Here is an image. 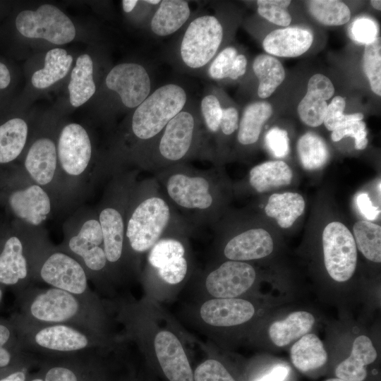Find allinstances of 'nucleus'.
<instances>
[{
  "label": "nucleus",
  "mask_w": 381,
  "mask_h": 381,
  "mask_svg": "<svg viewBox=\"0 0 381 381\" xmlns=\"http://www.w3.org/2000/svg\"><path fill=\"white\" fill-rule=\"evenodd\" d=\"M356 205L361 214L368 220H375L380 214V209L373 205L366 193H361L357 195Z\"/></svg>",
  "instance_id": "5fc2aeb1"
},
{
  "label": "nucleus",
  "mask_w": 381,
  "mask_h": 381,
  "mask_svg": "<svg viewBox=\"0 0 381 381\" xmlns=\"http://www.w3.org/2000/svg\"><path fill=\"white\" fill-rule=\"evenodd\" d=\"M313 34L300 27L274 30L262 41L264 50L273 56L293 58L305 54L311 47Z\"/></svg>",
  "instance_id": "4be33fe9"
},
{
  "label": "nucleus",
  "mask_w": 381,
  "mask_h": 381,
  "mask_svg": "<svg viewBox=\"0 0 381 381\" xmlns=\"http://www.w3.org/2000/svg\"><path fill=\"white\" fill-rule=\"evenodd\" d=\"M370 5L372 7L377 11L381 10V1L380 0H371L370 1Z\"/></svg>",
  "instance_id": "052dcab7"
},
{
  "label": "nucleus",
  "mask_w": 381,
  "mask_h": 381,
  "mask_svg": "<svg viewBox=\"0 0 381 381\" xmlns=\"http://www.w3.org/2000/svg\"><path fill=\"white\" fill-rule=\"evenodd\" d=\"M253 70L258 79V95L261 99L270 97L285 79L282 64L267 54H260L255 57Z\"/></svg>",
  "instance_id": "72a5a7b5"
},
{
  "label": "nucleus",
  "mask_w": 381,
  "mask_h": 381,
  "mask_svg": "<svg viewBox=\"0 0 381 381\" xmlns=\"http://www.w3.org/2000/svg\"><path fill=\"white\" fill-rule=\"evenodd\" d=\"M314 323L315 318L310 313L296 311L286 319L272 323L269 329L270 337L277 346H284L309 332Z\"/></svg>",
  "instance_id": "c756f323"
},
{
  "label": "nucleus",
  "mask_w": 381,
  "mask_h": 381,
  "mask_svg": "<svg viewBox=\"0 0 381 381\" xmlns=\"http://www.w3.org/2000/svg\"><path fill=\"white\" fill-rule=\"evenodd\" d=\"M306 4L310 14L322 25L339 26L350 20V8L341 1L312 0Z\"/></svg>",
  "instance_id": "e433bc0d"
},
{
  "label": "nucleus",
  "mask_w": 381,
  "mask_h": 381,
  "mask_svg": "<svg viewBox=\"0 0 381 381\" xmlns=\"http://www.w3.org/2000/svg\"><path fill=\"white\" fill-rule=\"evenodd\" d=\"M58 248L76 259L92 280L108 265L102 231L95 212H80L73 217L66 224L64 240Z\"/></svg>",
  "instance_id": "0eeeda50"
},
{
  "label": "nucleus",
  "mask_w": 381,
  "mask_h": 381,
  "mask_svg": "<svg viewBox=\"0 0 381 381\" xmlns=\"http://www.w3.org/2000/svg\"><path fill=\"white\" fill-rule=\"evenodd\" d=\"M160 366L170 381H193V374L183 348L172 332H158L154 341Z\"/></svg>",
  "instance_id": "6ab92c4d"
},
{
  "label": "nucleus",
  "mask_w": 381,
  "mask_h": 381,
  "mask_svg": "<svg viewBox=\"0 0 381 381\" xmlns=\"http://www.w3.org/2000/svg\"><path fill=\"white\" fill-rule=\"evenodd\" d=\"M255 272L249 264L229 260L210 272L206 278L207 291L217 298H234L254 283Z\"/></svg>",
  "instance_id": "dca6fc26"
},
{
  "label": "nucleus",
  "mask_w": 381,
  "mask_h": 381,
  "mask_svg": "<svg viewBox=\"0 0 381 381\" xmlns=\"http://www.w3.org/2000/svg\"><path fill=\"white\" fill-rule=\"evenodd\" d=\"M19 296L21 314L17 321L30 325H68L98 334L95 298L32 286Z\"/></svg>",
  "instance_id": "f03ea898"
},
{
  "label": "nucleus",
  "mask_w": 381,
  "mask_h": 381,
  "mask_svg": "<svg viewBox=\"0 0 381 381\" xmlns=\"http://www.w3.org/2000/svg\"><path fill=\"white\" fill-rule=\"evenodd\" d=\"M94 61L88 53L80 54L70 72L67 85L70 105L78 108L89 101L96 92Z\"/></svg>",
  "instance_id": "a878e982"
},
{
  "label": "nucleus",
  "mask_w": 381,
  "mask_h": 381,
  "mask_svg": "<svg viewBox=\"0 0 381 381\" xmlns=\"http://www.w3.org/2000/svg\"><path fill=\"white\" fill-rule=\"evenodd\" d=\"M291 1L288 0H258V14L267 21L283 28L289 27L292 18L287 8Z\"/></svg>",
  "instance_id": "37998d69"
},
{
  "label": "nucleus",
  "mask_w": 381,
  "mask_h": 381,
  "mask_svg": "<svg viewBox=\"0 0 381 381\" xmlns=\"http://www.w3.org/2000/svg\"><path fill=\"white\" fill-rule=\"evenodd\" d=\"M266 148L277 158H284L289 153L288 133L279 127L270 128L265 136Z\"/></svg>",
  "instance_id": "8fccbe9b"
},
{
  "label": "nucleus",
  "mask_w": 381,
  "mask_h": 381,
  "mask_svg": "<svg viewBox=\"0 0 381 381\" xmlns=\"http://www.w3.org/2000/svg\"><path fill=\"white\" fill-rule=\"evenodd\" d=\"M108 90L116 92L122 104L135 109L150 94L151 80L147 70L133 62L119 64L108 72L105 78Z\"/></svg>",
  "instance_id": "2eb2a0df"
},
{
  "label": "nucleus",
  "mask_w": 381,
  "mask_h": 381,
  "mask_svg": "<svg viewBox=\"0 0 381 381\" xmlns=\"http://www.w3.org/2000/svg\"><path fill=\"white\" fill-rule=\"evenodd\" d=\"M143 2H145L146 4H151V5H157V4H159L161 1H159V0H147V1H143Z\"/></svg>",
  "instance_id": "680f3d73"
},
{
  "label": "nucleus",
  "mask_w": 381,
  "mask_h": 381,
  "mask_svg": "<svg viewBox=\"0 0 381 381\" xmlns=\"http://www.w3.org/2000/svg\"><path fill=\"white\" fill-rule=\"evenodd\" d=\"M170 219L167 202L158 196L137 203L126 217V238L131 249L143 253L159 240Z\"/></svg>",
  "instance_id": "9d476101"
},
{
  "label": "nucleus",
  "mask_w": 381,
  "mask_h": 381,
  "mask_svg": "<svg viewBox=\"0 0 381 381\" xmlns=\"http://www.w3.org/2000/svg\"><path fill=\"white\" fill-rule=\"evenodd\" d=\"M29 381H44L43 378L41 377H35L33 379L30 380Z\"/></svg>",
  "instance_id": "0e129e2a"
},
{
  "label": "nucleus",
  "mask_w": 381,
  "mask_h": 381,
  "mask_svg": "<svg viewBox=\"0 0 381 381\" xmlns=\"http://www.w3.org/2000/svg\"><path fill=\"white\" fill-rule=\"evenodd\" d=\"M73 58L65 49H49L44 58L42 68L35 71L30 79L31 86L37 90H45L63 80L72 69Z\"/></svg>",
  "instance_id": "393cba45"
},
{
  "label": "nucleus",
  "mask_w": 381,
  "mask_h": 381,
  "mask_svg": "<svg viewBox=\"0 0 381 381\" xmlns=\"http://www.w3.org/2000/svg\"><path fill=\"white\" fill-rule=\"evenodd\" d=\"M97 216L107 262L116 264L122 257L126 238V217L123 210L118 205L104 203Z\"/></svg>",
  "instance_id": "5701e85b"
},
{
  "label": "nucleus",
  "mask_w": 381,
  "mask_h": 381,
  "mask_svg": "<svg viewBox=\"0 0 381 381\" xmlns=\"http://www.w3.org/2000/svg\"><path fill=\"white\" fill-rule=\"evenodd\" d=\"M289 373L286 366L277 365L270 373L260 378L258 381H284Z\"/></svg>",
  "instance_id": "6e6d98bb"
},
{
  "label": "nucleus",
  "mask_w": 381,
  "mask_h": 381,
  "mask_svg": "<svg viewBox=\"0 0 381 381\" xmlns=\"http://www.w3.org/2000/svg\"><path fill=\"white\" fill-rule=\"evenodd\" d=\"M349 37L354 42L364 45L373 42L378 36V25L372 18L361 17L355 19L349 28Z\"/></svg>",
  "instance_id": "49530a36"
},
{
  "label": "nucleus",
  "mask_w": 381,
  "mask_h": 381,
  "mask_svg": "<svg viewBox=\"0 0 381 381\" xmlns=\"http://www.w3.org/2000/svg\"><path fill=\"white\" fill-rule=\"evenodd\" d=\"M56 145L59 199L75 192L87 178L92 164L93 145L88 131L75 122L59 128Z\"/></svg>",
  "instance_id": "39448f33"
},
{
  "label": "nucleus",
  "mask_w": 381,
  "mask_h": 381,
  "mask_svg": "<svg viewBox=\"0 0 381 381\" xmlns=\"http://www.w3.org/2000/svg\"><path fill=\"white\" fill-rule=\"evenodd\" d=\"M37 229L13 219L0 222V286L20 294L36 282L40 264L52 247Z\"/></svg>",
  "instance_id": "f257e3e1"
},
{
  "label": "nucleus",
  "mask_w": 381,
  "mask_h": 381,
  "mask_svg": "<svg viewBox=\"0 0 381 381\" xmlns=\"http://www.w3.org/2000/svg\"><path fill=\"white\" fill-rule=\"evenodd\" d=\"M296 147L300 162L306 170L319 169L328 161L329 153L327 144L313 132L301 135Z\"/></svg>",
  "instance_id": "c9c22d12"
},
{
  "label": "nucleus",
  "mask_w": 381,
  "mask_h": 381,
  "mask_svg": "<svg viewBox=\"0 0 381 381\" xmlns=\"http://www.w3.org/2000/svg\"><path fill=\"white\" fill-rule=\"evenodd\" d=\"M15 325L0 322V369L17 362L18 352L23 350Z\"/></svg>",
  "instance_id": "79ce46f5"
},
{
  "label": "nucleus",
  "mask_w": 381,
  "mask_h": 381,
  "mask_svg": "<svg viewBox=\"0 0 381 381\" xmlns=\"http://www.w3.org/2000/svg\"><path fill=\"white\" fill-rule=\"evenodd\" d=\"M190 15V9L186 1H161L151 19V30L157 36L170 35L183 25Z\"/></svg>",
  "instance_id": "cd10ccee"
},
{
  "label": "nucleus",
  "mask_w": 381,
  "mask_h": 381,
  "mask_svg": "<svg viewBox=\"0 0 381 381\" xmlns=\"http://www.w3.org/2000/svg\"><path fill=\"white\" fill-rule=\"evenodd\" d=\"M222 109L219 100L214 95H207L202 99L200 110L205 123L210 131L216 133L219 131Z\"/></svg>",
  "instance_id": "09e8293b"
},
{
  "label": "nucleus",
  "mask_w": 381,
  "mask_h": 381,
  "mask_svg": "<svg viewBox=\"0 0 381 381\" xmlns=\"http://www.w3.org/2000/svg\"><path fill=\"white\" fill-rule=\"evenodd\" d=\"M195 381H235L224 366L219 361L209 359L195 369Z\"/></svg>",
  "instance_id": "de8ad7c7"
},
{
  "label": "nucleus",
  "mask_w": 381,
  "mask_h": 381,
  "mask_svg": "<svg viewBox=\"0 0 381 381\" xmlns=\"http://www.w3.org/2000/svg\"><path fill=\"white\" fill-rule=\"evenodd\" d=\"M6 17L0 25V43L8 54L23 40H40L61 46L76 37L73 20L52 4H42L35 9L9 11Z\"/></svg>",
  "instance_id": "7ed1b4c3"
},
{
  "label": "nucleus",
  "mask_w": 381,
  "mask_h": 381,
  "mask_svg": "<svg viewBox=\"0 0 381 381\" xmlns=\"http://www.w3.org/2000/svg\"><path fill=\"white\" fill-rule=\"evenodd\" d=\"M19 82V71L10 60L0 56V110L16 100L15 92Z\"/></svg>",
  "instance_id": "a19ab883"
},
{
  "label": "nucleus",
  "mask_w": 381,
  "mask_h": 381,
  "mask_svg": "<svg viewBox=\"0 0 381 381\" xmlns=\"http://www.w3.org/2000/svg\"><path fill=\"white\" fill-rule=\"evenodd\" d=\"M324 261L329 276L343 282L353 274L357 262L356 246L353 236L341 222L328 224L322 233Z\"/></svg>",
  "instance_id": "ddd939ff"
},
{
  "label": "nucleus",
  "mask_w": 381,
  "mask_h": 381,
  "mask_svg": "<svg viewBox=\"0 0 381 381\" xmlns=\"http://www.w3.org/2000/svg\"><path fill=\"white\" fill-rule=\"evenodd\" d=\"M59 128L33 132L15 169L44 188L58 202L57 135Z\"/></svg>",
  "instance_id": "1a4fd4ad"
},
{
  "label": "nucleus",
  "mask_w": 381,
  "mask_h": 381,
  "mask_svg": "<svg viewBox=\"0 0 381 381\" xmlns=\"http://www.w3.org/2000/svg\"><path fill=\"white\" fill-rule=\"evenodd\" d=\"M305 201L298 193L286 192L274 193L265 207L266 214L274 218L284 229L289 228L304 212Z\"/></svg>",
  "instance_id": "473e14b6"
},
{
  "label": "nucleus",
  "mask_w": 381,
  "mask_h": 381,
  "mask_svg": "<svg viewBox=\"0 0 381 381\" xmlns=\"http://www.w3.org/2000/svg\"><path fill=\"white\" fill-rule=\"evenodd\" d=\"M239 114L238 110L233 107L223 108L219 124V129L226 135L234 133L238 128Z\"/></svg>",
  "instance_id": "864d4df0"
},
{
  "label": "nucleus",
  "mask_w": 381,
  "mask_h": 381,
  "mask_svg": "<svg viewBox=\"0 0 381 381\" xmlns=\"http://www.w3.org/2000/svg\"><path fill=\"white\" fill-rule=\"evenodd\" d=\"M293 173L284 162L268 161L255 166L249 174V181L258 193L290 184Z\"/></svg>",
  "instance_id": "c85d7f7f"
},
{
  "label": "nucleus",
  "mask_w": 381,
  "mask_h": 381,
  "mask_svg": "<svg viewBox=\"0 0 381 381\" xmlns=\"http://www.w3.org/2000/svg\"><path fill=\"white\" fill-rule=\"evenodd\" d=\"M247 64L244 54H238L234 47H226L214 57L209 66L208 74L215 80L226 78L236 80L245 74Z\"/></svg>",
  "instance_id": "f704fd0d"
},
{
  "label": "nucleus",
  "mask_w": 381,
  "mask_h": 381,
  "mask_svg": "<svg viewBox=\"0 0 381 381\" xmlns=\"http://www.w3.org/2000/svg\"><path fill=\"white\" fill-rule=\"evenodd\" d=\"M0 188H1V183H0Z\"/></svg>",
  "instance_id": "338daca9"
},
{
  "label": "nucleus",
  "mask_w": 381,
  "mask_h": 381,
  "mask_svg": "<svg viewBox=\"0 0 381 381\" xmlns=\"http://www.w3.org/2000/svg\"><path fill=\"white\" fill-rule=\"evenodd\" d=\"M33 132L17 102L0 110V174L18 164Z\"/></svg>",
  "instance_id": "4468645a"
},
{
  "label": "nucleus",
  "mask_w": 381,
  "mask_h": 381,
  "mask_svg": "<svg viewBox=\"0 0 381 381\" xmlns=\"http://www.w3.org/2000/svg\"><path fill=\"white\" fill-rule=\"evenodd\" d=\"M44 381H79L76 373L65 365H56L48 368L43 377Z\"/></svg>",
  "instance_id": "603ef678"
},
{
  "label": "nucleus",
  "mask_w": 381,
  "mask_h": 381,
  "mask_svg": "<svg viewBox=\"0 0 381 381\" xmlns=\"http://www.w3.org/2000/svg\"><path fill=\"white\" fill-rule=\"evenodd\" d=\"M200 316L208 325L230 327L248 321L255 313L253 304L241 298H214L205 302Z\"/></svg>",
  "instance_id": "412c9836"
},
{
  "label": "nucleus",
  "mask_w": 381,
  "mask_h": 381,
  "mask_svg": "<svg viewBox=\"0 0 381 381\" xmlns=\"http://www.w3.org/2000/svg\"><path fill=\"white\" fill-rule=\"evenodd\" d=\"M196 121L190 111L182 110L165 126L158 152L166 161H179L188 154L193 143Z\"/></svg>",
  "instance_id": "a211bd4d"
},
{
  "label": "nucleus",
  "mask_w": 381,
  "mask_h": 381,
  "mask_svg": "<svg viewBox=\"0 0 381 381\" xmlns=\"http://www.w3.org/2000/svg\"><path fill=\"white\" fill-rule=\"evenodd\" d=\"M363 68L371 90L381 95V40L378 37L373 42L365 45L363 55Z\"/></svg>",
  "instance_id": "58836bf2"
},
{
  "label": "nucleus",
  "mask_w": 381,
  "mask_h": 381,
  "mask_svg": "<svg viewBox=\"0 0 381 381\" xmlns=\"http://www.w3.org/2000/svg\"><path fill=\"white\" fill-rule=\"evenodd\" d=\"M291 359L298 370L307 372L325 365L327 353L318 336L306 334L292 346Z\"/></svg>",
  "instance_id": "2f4dec72"
},
{
  "label": "nucleus",
  "mask_w": 381,
  "mask_h": 381,
  "mask_svg": "<svg viewBox=\"0 0 381 381\" xmlns=\"http://www.w3.org/2000/svg\"><path fill=\"white\" fill-rule=\"evenodd\" d=\"M273 109L266 101H257L248 104L239 121L237 139L244 145L256 143L263 125L272 116Z\"/></svg>",
  "instance_id": "7c9ffc66"
},
{
  "label": "nucleus",
  "mask_w": 381,
  "mask_h": 381,
  "mask_svg": "<svg viewBox=\"0 0 381 381\" xmlns=\"http://www.w3.org/2000/svg\"><path fill=\"white\" fill-rule=\"evenodd\" d=\"M185 248L179 241L174 238L159 239L151 248L148 260L157 270L184 257Z\"/></svg>",
  "instance_id": "ea45409f"
},
{
  "label": "nucleus",
  "mask_w": 381,
  "mask_h": 381,
  "mask_svg": "<svg viewBox=\"0 0 381 381\" xmlns=\"http://www.w3.org/2000/svg\"><path fill=\"white\" fill-rule=\"evenodd\" d=\"M325 381H346V380H344L339 378H330V379L326 380Z\"/></svg>",
  "instance_id": "e2e57ef3"
},
{
  "label": "nucleus",
  "mask_w": 381,
  "mask_h": 381,
  "mask_svg": "<svg viewBox=\"0 0 381 381\" xmlns=\"http://www.w3.org/2000/svg\"><path fill=\"white\" fill-rule=\"evenodd\" d=\"M273 246L272 238L266 230L252 229L232 238L224 253L231 260L241 262L265 258L272 252Z\"/></svg>",
  "instance_id": "b1692460"
},
{
  "label": "nucleus",
  "mask_w": 381,
  "mask_h": 381,
  "mask_svg": "<svg viewBox=\"0 0 381 381\" xmlns=\"http://www.w3.org/2000/svg\"><path fill=\"white\" fill-rule=\"evenodd\" d=\"M88 279L85 269L76 259L52 246L42 258L36 276V282H42L75 295L95 298L89 288Z\"/></svg>",
  "instance_id": "f8f14e48"
},
{
  "label": "nucleus",
  "mask_w": 381,
  "mask_h": 381,
  "mask_svg": "<svg viewBox=\"0 0 381 381\" xmlns=\"http://www.w3.org/2000/svg\"><path fill=\"white\" fill-rule=\"evenodd\" d=\"M356 246L362 254L374 262H381V227L373 222L361 220L353 225Z\"/></svg>",
  "instance_id": "4c0bfd02"
},
{
  "label": "nucleus",
  "mask_w": 381,
  "mask_h": 381,
  "mask_svg": "<svg viewBox=\"0 0 381 381\" xmlns=\"http://www.w3.org/2000/svg\"><path fill=\"white\" fill-rule=\"evenodd\" d=\"M0 203L12 219L38 229L51 215L56 202L42 186L11 169L0 175Z\"/></svg>",
  "instance_id": "20e7f679"
},
{
  "label": "nucleus",
  "mask_w": 381,
  "mask_h": 381,
  "mask_svg": "<svg viewBox=\"0 0 381 381\" xmlns=\"http://www.w3.org/2000/svg\"><path fill=\"white\" fill-rule=\"evenodd\" d=\"M376 358L377 351L371 340L366 336H358L353 341L350 356L336 368L335 375L346 381H363L367 376L365 365Z\"/></svg>",
  "instance_id": "bb28decb"
},
{
  "label": "nucleus",
  "mask_w": 381,
  "mask_h": 381,
  "mask_svg": "<svg viewBox=\"0 0 381 381\" xmlns=\"http://www.w3.org/2000/svg\"><path fill=\"white\" fill-rule=\"evenodd\" d=\"M187 270V261L184 257H182L158 269L157 272L159 277L166 283L176 284L185 278Z\"/></svg>",
  "instance_id": "3c124183"
},
{
  "label": "nucleus",
  "mask_w": 381,
  "mask_h": 381,
  "mask_svg": "<svg viewBox=\"0 0 381 381\" xmlns=\"http://www.w3.org/2000/svg\"><path fill=\"white\" fill-rule=\"evenodd\" d=\"M138 1L136 0H127L122 1L123 9L126 13H130L135 7Z\"/></svg>",
  "instance_id": "13d9d810"
},
{
  "label": "nucleus",
  "mask_w": 381,
  "mask_h": 381,
  "mask_svg": "<svg viewBox=\"0 0 381 381\" xmlns=\"http://www.w3.org/2000/svg\"><path fill=\"white\" fill-rule=\"evenodd\" d=\"M368 131L366 124L363 121H350L337 127L331 134L334 142H338L346 137L354 139L355 148L358 150L365 149L368 145Z\"/></svg>",
  "instance_id": "a18cd8bd"
},
{
  "label": "nucleus",
  "mask_w": 381,
  "mask_h": 381,
  "mask_svg": "<svg viewBox=\"0 0 381 381\" xmlns=\"http://www.w3.org/2000/svg\"><path fill=\"white\" fill-rule=\"evenodd\" d=\"M15 327L23 350L59 356L89 353L98 334L68 325H30L16 321Z\"/></svg>",
  "instance_id": "423d86ee"
},
{
  "label": "nucleus",
  "mask_w": 381,
  "mask_h": 381,
  "mask_svg": "<svg viewBox=\"0 0 381 381\" xmlns=\"http://www.w3.org/2000/svg\"><path fill=\"white\" fill-rule=\"evenodd\" d=\"M346 107V100L341 96H335L328 104L325 115L323 123L328 131H333L341 124L350 121L362 119L361 113L350 114H344Z\"/></svg>",
  "instance_id": "c03bdc74"
},
{
  "label": "nucleus",
  "mask_w": 381,
  "mask_h": 381,
  "mask_svg": "<svg viewBox=\"0 0 381 381\" xmlns=\"http://www.w3.org/2000/svg\"><path fill=\"white\" fill-rule=\"evenodd\" d=\"M10 8L11 7L8 3L0 1V25L2 20L8 13Z\"/></svg>",
  "instance_id": "bf43d9fd"
},
{
  "label": "nucleus",
  "mask_w": 381,
  "mask_h": 381,
  "mask_svg": "<svg viewBox=\"0 0 381 381\" xmlns=\"http://www.w3.org/2000/svg\"><path fill=\"white\" fill-rule=\"evenodd\" d=\"M334 94L331 80L322 73L312 75L308 82L307 91L297 107L301 121L310 127L323 123L328 106L327 101Z\"/></svg>",
  "instance_id": "aec40b11"
},
{
  "label": "nucleus",
  "mask_w": 381,
  "mask_h": 381,
  "mask_svg": "<svg viewBox=\"0 0 381 381\" xmlns=\"http://www.w3.org/2000/svg\"><path fill=\"white\" fill-rule=\"evenodd\" d=\"M166 189L177 205L187 210H205L213 203L210 183L202 176L173 174L167 181Z\"/></svg>",
  "instance_id": "f3484780"
},
{
  "label": "nucleus",
  "mask_w": 381,
  "mask_h": 381,
  "mask_svg": "<svg viewBox=\"0 0 381 381\" xmlns=\"http://www.w3.org/2000/svg\"><path fill=\"white\" fill-rule=\"evenodd\" d=\"M224 37L219 19L203 15L193 20L186 28L180 45L183 62L193 69L207 65L216 55Z\"/></svg>",
  "instance_id": "9b49d317"
},
{
  "label": "nucleus",
  "mask_w": 381,
  "mask_h": 381,
  "mask_svg": "<svg viewBox=\"0 0 381 381\" xmlns=\"http://www.w3.org/2000/svg\"><path fill=\"white\" fill-rule=\"evenodd\" d=\"M1 296H2V290H1V289L0 288V300H1Z\"/></svg>",
  "instance_id": "69168bd1"
},
{
  "label": "nucleus",
  "mask_w": 381,
  "mask_h": 381,
  "mask_svg": "<svg viewBox=\"0 0 381 381\" xmlns=\"http://www.w3.org/2000/svg\"><path fill=\"white\" fill-rule=\"evenodd\" d=\"M26 373L23 370H12L0 375V381H26Z\"/></svg>",
  "instance_id": "4d7b16f0"
},
{
  "label": "nucleus",
  "mask_w": 381,
  "mask_h": 381,
  "mask_svg": "<svg viewBox=\"0 0 381 381\" xmlns=\"http://www.w3.org/2000/svg\"><path fill=\"white\" fill-rule=\"evenodd\" d=\"M186 100V92L179 85L169 83L155 90L133 112V136L139 140L155 138L183 109Z\"/></svg>",
  "instance_id": "6e6552de"
}]
</instances>
